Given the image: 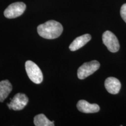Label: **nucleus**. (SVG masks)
Segmentation results:
<instances>
[{
	"mask_svg": "<svg viewBox=\"0 0 126 126\" xmlns=\"http://www.w3.org/2000/svg\"><path fill=\"white\" fill-rule=\"evenodd\" d=\"M37 29L39 35L46 39L57 38L63 31L62 25L54 20H48L39 25Z\"/></svg>",
	"mask_w": 126,
	"mask_h": 126,
	"instance_id": "obj_1",
	"label": "nucleus"
},
{
	"mask_svg": "<svg viewBox=\"0 0 126 126\" xmlns=\"http://www.w3.org/2000/svg\"><path fill=\"white\" fill-rule=\"evenodd\" d=\"M25 69L30 79L33 82L39 84L43 81V76L42 71L36 63L31 60L25 63Z\"/></svg>",
	"mask_w": 126,
	"mask_h": 126,
	"instance_id": "obj_2",
	"label": "nucleus"
},
{
	"mask_svg": "<svg viewBox=\"0 0 126 126\" xmlns=\"http://www.w3.org/2000/svg\"><path fill=\"white\" fill-rule=\"evenodd\" d=\"M100 67V63L97 61L94 60L90 62L85 63L78 68L77 75L79 79H83L89 75L93 74Z\"/></svg>",
	"mask_w": 126,
	"mask_h": 126,
	"instance_id": "obj_3",
	"label": "nucleus"
},
{
	"mask_svg": "<svg viewBox=\"0 0 126 126\" xmlns=\"http://www.w3.org/2000/svg\"><path fill=\"white\" fill-rule=\"evenodd\" d=\"M26 8V5L22 2L12 3L4 11V16L8 19L17 18L22 15Z\"/></svg>",
	"mask_w": 126,
	"mask_h": 126,
	"instance_id": "obj_4",
	"label": "nucleus"
},
{
	"mask_svg": "<svg viewBox=\"0 0 126 126\" xmlns=\"http://www.w3.org/2000/svg\"><path fill=\"white\" fill-rule=\"evenodd\" d=\"M102 40L108 48V49L111 53H116L119 51L120 44L116 36L111 32L106 31L102 35Z\"/></svg>",
	"mask_w": 126,
	"mask_h": 126,
	"instance_id": "obj_5",
	"label": "nucleus"
},
{
	"mask_svg": "<svg viewBox=\"0 0 126 126\" xmlns=\"http://www.w3.org/2000/svg\"><path fill=\"white\" fill-rule=\"evenodd\" d=\"M10 100V103L7 104L9 109L14 110H20L26 106L29 99L25 94L18 93Z\"/></svg>",
	"mask_w": 126,
	"mask_h": 126,
	"instance_id": "obj_6",
	"label": "nucleus"
},
{
	"mask_svg": "<svg viewBox=\"0 0 126 126\" xmlns=\"http://www.w3.org/2000/svg\"><path fill=\"white\" fill-rule=\"evenodd\" d=\"M77 108L81 112L84 113H94L98 112L100 107L96 103H89L85 100H80L77 103Z\"/></svg>",
	"mask_w": 126,
	"mask_h": 126,
	"instance_id": "obj_7",
	"label": "nucleus"
},
{
	"mask_svg": "<svg viewBox=\"0 0 126 126\" xmlns=\"http://www.w3.org/2000/svg\"><path fill=\"white\" fill-rule=\"evenodd\" d=\"M105 86L107 91L113 94H117L121 89V83L114 77H109L105 80Z\"/></svg>",
	"mask_w": 126,
	"mask_h": 126,
	"instance_id": "obj_8",
	"label": "nucleus"
},
{
	"mask_svg": "<svg viewBox=\"0 0 126 126\" xmlns=\"http://www.w3.org/2000/svg\"><path fill=\"white\" fill-rule=\"evenodd\" d=\"M91 39L89 34H85L77 37L70 45L69 48L71 51H76L85 46Z\"/></svg>",
	"mask_w": 126,
	"mask_h": 126,
	"instance_id": "obj_9",
	"label": "nucleus"
},
{
	"mask_svg": "<svg viewBox=\"0 0 126 126\" xmlns=\"http://www.w3.org/2000/svg\"><path fill=\"white\" fill-rule=\"evenodd\" d=\"M12 86L8 80L0 82V102H3L12 91Z\"/></svg>",
	"mask_w": 126,
	"mask_h": 126,
	"instance_id": "obj_10",
	"label": "nucleus"
},
{
	"mask_svg": "<svg viewBox=\"0 0 126 126\" xmlns=\"http://www.w3.org/2000/svg\"><path fill=\"white\" fill-rule=\"evenodd\" d=\"M34 124L36 126H53L54 121H50L43 114H37L34 117Z\"/></svg>",
	"mask_w": 126,
	"mask_h": 126,
	"instance_id": "obj_11",
	"label": "nucleus"
},
{
	"mask_svg": "<svg viewBox=\"0 0 126 126\" xmlns=\"http://www.w3.org/2000/svg\"><path fill=\"white\" fill-rule=\"evenodd\" d=\"M120 15L126 23V4H123L121 7Z\"/></svg>",
	"mask_w": 126,
	"mask_h": 126,
	"instance_id": "obj_12",
	"label": "nucleus"
}]
</instances>
